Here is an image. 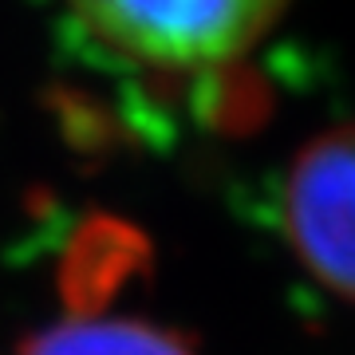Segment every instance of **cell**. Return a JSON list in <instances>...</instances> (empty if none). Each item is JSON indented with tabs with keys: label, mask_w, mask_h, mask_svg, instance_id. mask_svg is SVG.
I'll return each instance as SVG.
<instances>
[{
	"label": "cell",
	"mask_w": 355,
	"mask_h": 355,
	"mask_svg": "<svg viewBox=\"0 0 355 355\" xmlns=\"http://www.w3.org/2000/svg\"><path fill=\"white\" fill-rule=\"evenodd\" d=\"M103 48L130 64L186 71L217 67L253 48L284 0H67Z\"/></svg>",
	"instance_id": "obj_1"
},
{
	"label": "cell",
	"mask_w": 355,
	"mask_h": 355,
	"mask_svg": "<svg viewBox=\"0 0 355 355\" xmlns=\"http://www.w3.org/2000/svg\"><path fill=\"white\" fill-rule=\"evenodd\" d=\"M284 237L324 288L355 300V123L316 135L292 158Z\"/></svg>",
	"instance_id": "obj_2"
},
{
	"label": "cell",
	"mask_w": 355,
	"mask_h": 355,
	"mask_svg": "<svg viewBox=\"0 0 355 355\" xmlns=\"http://www.w3.org/2000/svg\"><path fill=\"white\" fill-rule=\"evenodd\" d=\"M142 265H146V245L139 233H130L119 221H91L76 237L64 261V277H60L67 312L76 320L103 316L114 292Z\"/></svg>",
	"instance_id": "obj_3"
},
{
	"label": "cell",
	"mask_w": 355,
	"mask_h": 355,
	"mask_svg": "<svg viewBox=\"0 0 355 355\" xmlns=\"http://www.w3.org/2000/svg\"><path fill=\"white\" fill-rule=\"evenodd\" d=\"M20 355H198L182 331L146 320H67L20 343Z\"/></svg>",
	"instance_id": "obj_4"
}]
</instances>
